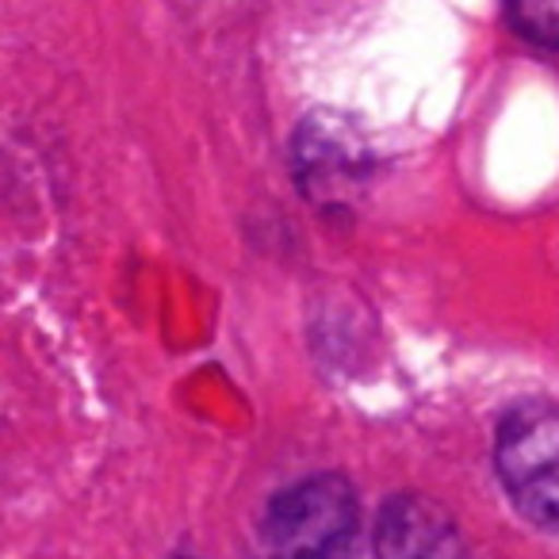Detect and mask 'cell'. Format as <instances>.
<instances>
[{
	"label": "cell",
	"instance_id": "cell-3",
	"mask_svg": "<svg viewBox=\"0 0 559 559\" xmlns=\"http://www.w3.org/2000/svg\"><path fill=\"white\" fill-rule=\"evenodd\" d=\"M376 559H464V536L437 502L395 495L376 518Z\"/></svg>",
	"mask_w": 559,
	"mask_h": 559
},
{
	"label": "cell",
	"instance_id": "cell-1",
	"mask_svg": "<svg viewBox=\"0 0 559 559\" xmlns=\"http://www.w3.org/2000/svg\"><path fill=\"white\" fill-rule=\"evenodd\" d=\"M357 495L342 475H314L272 498L264 536L272 559H357Z\"/></svg>",
	"mask_w": 559,
	"mask_h": 559
},
{
	"label": "cell",
	"instance_id": "cell-4",
	"mask_svg": "<svg viewBox=\"0 0 559 559\" xmlns=\"http://www.w3.org/2000/svg\"><path fill=\"white\" fill-rule=\"evenodd\" d=\"M506 16L528 43L559 50V0H518L506 9Z\"/></svg>",
	"mask_w": 559,
	"mask_h": 559
},
{
	"label": "cell",
	"instance_id": "cell-2",
	"mask_svg": "<svg viewBox=\"0 0 559 559\" xmlns=\"http://www.w3.org/2000/svg\"><path fill=\"white\" fill-rule=\"evenodd\" d=\"M498 479L521 513L540 525H559V411L525 403L510 411L495 441Z\"/></svg>",
	"mask_w": 559,
	"mask_h": 559
}]
</instances>
